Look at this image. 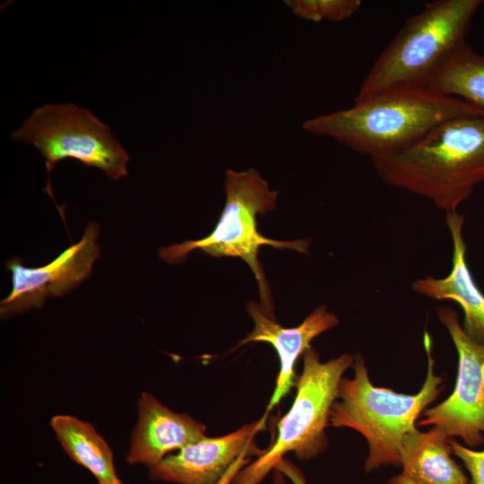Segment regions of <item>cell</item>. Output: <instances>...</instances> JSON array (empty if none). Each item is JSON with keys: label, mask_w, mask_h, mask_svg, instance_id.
Segmentation results:
<instances>
[{"label": "cell", "mask_w": 484, "mask_h": 484, "mask_svg": "<svg viewBox=\"0 0 484 484\" xmlns=\"http://www.w3.org/2000/svg\"><path fill=\"white\" fill-rule=\"evenodd\" d=\"M473 115L484 114L467 101L426 86L402 85L357 96L350 108L309 118L302 127L372 160L407 149L445 121Z\"/></svg>", "instance_id": "1"}, {"label": "cell", "mask_w": 484, "mask_h": 484, "mask_svg": "<svg viewBox=\"0 0 484 484\" xmlns=\"http://www.w3.org/2000/svg\"><path fill=\"white\" fill-rule=\"evenodd\" d=\"M371 161L388 186L457 212L484 180V115L445 121L407 149Z\"/></svg>", "instance_id": "2"}, {"label": "cell", "mask_w": 484, "mask_h": 484, "mask_svg": "<svg viewBox=\"0 0 484 484\" xmlns=\"http://www.w3.org/2000/svg\"><path fill=\"white\" fill-rule=\"evenodd\" d=\"M423 341L428 372L416 394L399 393L372 385L361 355L354 358L353 378H342L340 383L338 401L331 408L329 425L355 429L367 439L369 446L365 462L367 471L381 465H401L406 436L417 429V419L443 390L442 377L434 374L432 341L427 332Z\"/></svg>", "instance_id": "3"}, {"label": "cell", "mask_w": 484, "mask_h": 484, "mask_svg": "<svg viewBox=\"0 0 484 484\" xmlns=\"http://www.w3.org/2000/svg\"><path fill=\"white\" fill-rule=\"evenodd\" d=\"M481 0H437L408 18L363 80L357 96L402 85L425 86L431 74L466 43Z\"/></svg>", "instance_id": "4"}, {"label": "cell", "mask_w": 484, "mask_h": 484, "mask_svg": "<svg viewBox=\"0 0 484 484\" xmlns=\"http://www.w3.org/2000/svg\"><path fill=\"white\" fill-rule=\"evenodd\" d=\"M226 202L214 229L205 238L162 247L159 255L169 264H179L194 249L214 257L243 259L257 281L261 307L273 317L269 285L258 259L261 246L307 253L309 240L281 241L268 238L257 230L256 215L265 214L277 205L278 192L255 169L225 173Z\"/></svg>", "instance_id": "5"}, {"label": "cell", "mask_w": 484, "mask_h": 484, "mask_svg": "<svg viewBox=\"0 0 484 484\" xmlns=\"http://www.w3.org/2000/svg\"><path fill=\"white\" fill-rule=\"evenodd\" d=\"M353 361L351 355L342 354L321 362L312 346L305 351L293 403L278 422L274 443L246 467L250 473L262 480L288 453L303 461L313 459L326 449L324 430L329 425L330 411L337 400L342 375Z\"/></svg>", "instance_id": "6"}, {"label": "cell", "mask_w": 484, "mask_h": 484, "mask_svg": "<svg viewBox=\"0 0 484 484\" xmlns=\"http://www.w3.org/2000/svg\"><path fill=\"white\" fill-rule=\"evenodd\" d=\"M33 145L44 157L48 174L57 162L74 159L118 180L127 175L129 156L110 127L88 108L73 103L34 109L12 135Z\"/></svg>", "instance_id": "7"}, {"label": "cell", "mask_w": 484, "mask_h": 484, "mask_svg": "<svg viewBox=\"0 0 484 484\" xmlns=\"http://www.w3.org/2000/svg\"><path fill=\"white\" fill-rule=\"evenodd\" d=\"M437 317L456 348L459 363L453 393L436 407L426 410L419 426H433L447 438L459 436L469 446L484 443V344L463 331L455 310L437 307Z\"/></svg>", "instance_id": "8"}, {"label": "cell", "mask_w": 484, "mask_h": 484, "mask_svg": "<svg viewBox=\"0 0 484 484\" xmlns=\"http://www.w3.org/2000/svg\"><path fill=\"white\" fill-rule=\"evenodd\" d=\"M267 416L221 436H205L167 455L150 469L151 479L176 484L233 483L251 457L264 453L255 436L264 428Z\"/></svg>", "instance_id": "9"}, {"label": "cell", "mask_w": 484, "mask_h": 484, "mask_svg": "<svg viewBox=\"0 0 484 484\" xmlns=\"http://www.w3.org/2000/svg\"><path fill=\"white\" fill-rule=\"evenodd\" d=\"M99 230V226L91 222L79 242L44 266H24L18 257L7 261L13 288L0 303L1 316L41 307L47 298L63 296L87 279L100 252Z\"/></svg>", "instance_id": "10"}, {"label": "cell", "mask_w": 484, "mask_h": 484, "mask_svg": "<svg viewBox=\"0 0 484 484\" xmlns=\"http://www.w3.org/2000/svg\"><path fill=\"white\" fill-rule=\"evenodd\" d=\"M246 308L253 319L254 329L234 350L251 342H266L273 347L280 361L275 387L264 413L268 414L296 386L298 376H296L295 366L298 358L311 346V341L335 327L339 320L325 306H319L299 325L283 327L256 302L250 301Z\"/></svg>", "instance_id": "11"}, {"label": "cell", "mask_w": 484, "mask_h": 484, "mask_svg": "<svg viewBox=\"0 0 484 484\" xmlns=\"http://www.w3.org/2000/svg\"><path fill=\"white\" fill-rule=\"evenodd\" d=\"M138 420L134 429L126 461L150 469L169 453L204 437L206 426L187 414L177 413L149 393L137 402Z\"/></svg>", "instance_id": "12"}, {"label": "cell", "mask_w": 484, "mask_h": 484, "mask_svg": "<svg viewBox=\"0 0 484 484\" xmlns=\"http://www.w3.org/2000/svg\"><path fill=\"white\" fill-rule=\"evenodd\" d=\"M464 213H445V224L453 240V266L444 278L428 276L416 280L412 290L436 300H453L462 309V329L476 342L484 344V294L477 286L467 264L462 238Z\"/></svg>", "instance_id": "13"}, {"label": "cell", "mask_w": 484, "mask_h": 484, "mask_svg": "<svg viewBox=\"0 0 484 484\" xmlns=\"http://www.w3.org/2000/svg\"><path fill=\"white\" fill-rule=\"evenodd\" d=\"M449 439L436 428L428 432H411L402 451V473L417 484H469L451 458Z\"/></svg>", "instance_id": "14"}, {"label": "cell", "mask_w": 484, "mask_h": 484, "mask_svg": "<svg viewBox=\"0 0 484 484\" xmlns=\"http://www.w3.org/2000/svg\"><path fill=\"white\" fill-rule=\"evenodd\" d=\"M50 425L70 458L92 473L98 481L118 479L112 451L91 423L71 415H56Z\"/></svg>", "instance_id": "15"}, {"label": "cell", "mask_w": 484, "mask_h": 484, "mask_svg": "<svg viewBox=\"0 0 484 484\" xmlns=\"http://www.w3.org/2000/svg\"><path fill=\"white\" fill-rule=\"evenodd\" d=\"M425 86L467 101L484 114V56L466 42L445 60Z\"/></svg>", "instance_id": "16"}, {"label": "cell", "mask_w": 484, "mask_h": 484, "mask_svg": "<svg viewBox=\"0 0 484 484\" xmlns=\"http://www.w3.org/2000/svg\"><path fill=\"white\" fill-rule=\"evenodd\" d=\"M297 17L318 22H340L350 18L361 6L360 0H285Z\"/></svg>", "instance_id": "17"}, {"label": "cell", "mask_w": 484, "mask_h": 484, "mask_svg": "<svg viewBox=\"0 0 484 484\" xmlns=\"http://www.w3.org/2000/svg\"><path fill=\"white\" fill-rule=\"evenodd\" d=\"M452 453L459 457L471 475L470 484H484V451H473L449 439Z\"/></svg>", "instance_id": "18"}, {"label": "cell", "mask_w": 484, "mask_h": 484, "mask_svg": "<svg viewBox=\"0 0 484 484\" xmlns=\"http://www.w3.org/2000/svg\"><path fill=\"white\" fill-rule=\"evenodd\" d=\"M274 469L280 471L293 484H307L300 469L288 459H281Z\"/></svg>", "instance_id": "19"}, {"label": "cell", "mask_w": 484, "mask_h": 484, "mask_svg": "<svg viewBox=\"0 0 484 484\" xmlns=\"http://www.w3.org/2000/svg\"><path fill=\"white\" fill-rule=\"evenodd\" d=\"M387 484H417L402 472L391 479Z\"/></svg>", "instance_id": "20"}, {"label": "cell", "mask_w": 484, "mask_h": 484, "mask_svg": "<svg viewBox=\"0 0 484 484\" xmlns=\"http://www.w3.org/2000/svg\"><path fill=\"white\" fill-rule=\"evenodd\" d=\"M272 484H288L286 477L278 470H272Z\"/></svg>", "instance_id": "21"}, {"label": "cell", "mask_w": 484, "mask_h": 484, "mask_svg": "<svg viewBox=\"0 0 484 484\" xmlns=\"http://www.w3.org/2000/svg\"><path fill=\"white\" fill-rule=\"evenodd\" d=\"M98 484H124L119 479L111 481H98Z\"/></svg>", "instance_id": "22"}, {"label": "cell", "mask_w": 484, "mask_h": 484, "mask_svg": "<svg viewBox=\"0 0 484 484\" xmlns=\"http://www.w3.org/2000/svg\"><path fill=\"white\" fill-rule=\"evenodd\" d=\"M233 484H238V483H233Z\"/></svg>", "instance_id": "23"}]
</instances>
